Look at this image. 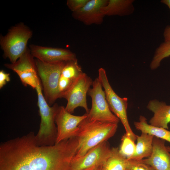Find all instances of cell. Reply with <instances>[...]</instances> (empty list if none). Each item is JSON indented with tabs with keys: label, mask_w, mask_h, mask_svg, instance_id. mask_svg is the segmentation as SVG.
<instances>
[{
	"label": "cell",
	"mask_w": 170,
	"mask_h": 170,
	"mask_svg": "<svg viewBox=\"0 0 170 170\" xmlns=\"http://www.w3.org/2000/svg\"><path fill=\"white\" fill-rule=\"evenodd\" d=\"M134 0H109L101 9L105 15L124 16L132 14L134 10Z\"/></svg>",
	"instance_id": "cell-17"
},
{
	"label": "cell",
	"mask_w": 170,
	"mask_h": 170,
	"mask_svg": "<svg viewBox=\"0 0 170 170\" xmlns=\"http://www.w3.org/2000/svg\"><path fill=\"white\" fill-rule=\"evenodd\" d=\"M161 2L167 5L170 10V0H162Z\"/></svg>",
	"instance_id": "cell-27"
},
{
	"label": "cell",
	"mask_w": 170,
	"mask_h": 170,
	"mask_svg": "<svg viewBox=\"0 0 170 170\" xmlns=\"http://www.w3.org/2000/svg\"><path fill=\"white\" fill-rule=\"evenodd\" d=\"M164 41L166 42L170 40V26H167L165 29L163 33Z\"/></svg>",
	"instance_id": "cell-26"
},
{
	"label": "cell",
	"mask_w": 170,
	"mask_h": 170,
	"mask_svg": "<svg viewBox=\"0 0 170 170\" xmlns=\"http://www.w3.org/2000/svg\"><path fill=\"white\" fill-rule=\"evenodd\" d=\"M167 148L168 150L170 152V146H167Z\"/></svg>",
	"instance_id": "cell-29"
},
{
	"label": "cell",
	"mask_w": 170,
	"mask_h": 170,
	"mask_svg": "<svg viewBox=\"0 0 170 170\" xmlns=\"http://www.w3.org/2000/svg\"><path fill=\"white\" fill-rule=\"evenodd\" d=\"M128 161L118 148H111V154L102 166V170H128Z\"/></svg>",
	"instance_id": "cell-20"
},
{
	"label": "cell",
	"mask_w": 170,
	"mask_h": 170,
	"mask_svg": "<svg viewBox=\"0 0 170 170\" xmlns=\"http://www.w3.org/2000/svg\"><path fill=\"white\" fill-rule=\"evenodd\" d=\"M77 60L65 62L58 84L59 98H63L76 80L83 73Z\"/></svg>",
	"instance_id": "cell-15"
},
{
	"label": "cell",
	"mask_w": 170,
	"mask_h": 170,
	"mask_svg": "<svg viewBox=\"0 0 170 170\" xmlns=\"http://www.w3.org/2000/svg\"><path fill=\"white\" fill-rule=\"evenodd\" d=\"M34 133L2 142L0 170H72L78 141L74 137L52 146H39Z\"/></svg>",
	"instance_id": "cell-1"
},
{
	"label": "cell",
	"mask_w": 170,
	"mask_h": 170,
	"mask_svg": "<svg viewBox=\"0 0 170 170\" xmlns=\"http://www.w3.org/2000/svg\"><path fill=\"white\" fill-rule=\"evenodd\" d=\"M108 1V0H89L82 8L72 12V16L87 25L101 24L105 16L101 9L107 4Z\"/></svg>",
	"instance_id": "cell-13"
},
{
	"label": "cell",
	"mask_w": 170,
	"mask_h": 170,
	"mask_svg": "<svg viewBox=\"0 0 170 170\" xmlns=\"http://www.w3.org/2000/svg\"><path fill=\"white\" fill-rule=\"evenodd\" d=\"M10 81V74L4 71H0V89L5 85L7 82Z\"/></svg>",
	"instance_id": "cell-25"
},
{
	"label": "cell",
	"mask_w": 170,
	"mask_h": 170,
	"mask_svg": "<svg viewBox=\"0 0 170 170\" xmlns=\"http://www.w3.org/2000/svg\"><path fill=\"white\" fill-rule=\"evenodd\" d=\"M37 95V105L41 117L39 129L35 136L36 142L39 146H52L56 143L57 129L55 124V116L58 105L50 107L42 92L41 81L35 89Z\"/></svg>",
	"instance_id": "cell-3"
},
{
	"label": "cell",
	"mask_w": 170,
	"mask_h": 170,
	"mask_svg": "<svg viewBox=\"0 0 170 170\" xmlns=\"http://www.w3.org/2000/svg\"><path fill=\"white\" fill-rule=\"evenodd\" d=\"M134 124L135 128L141 133L152 135L170 143V131L148 124L147 119L144 116H140L139 121L134 122Z\"/></svg>",
	"instance_id": "cell-19"
},
{
	"label": "cell",
	"mask_w": 170,
	"mask_h": 170,
	"mask_svg": "<svg viewBox=\"0 0 170 170\" xmlns=\"http://www.w3.org/2000/svg\"><path fill=\"white\" fill-rule=\"evenodd\" d=\"M102 166L99 167L90 168L85 170H102Z\"/></svg>",
	"instance_id": "cell-28"
},
{
	"label": "cell",
	"mask_w": 170,
	"mask_h": 170,
	"mask_svg": "<svg viewBox=\"0 0 170 170\" xmlns=\"http://www.w3.org/2000/svg\"><path fill=\"white\" fill-rule=\"evenodd\" d=\"M93 82L91 78L84 72L76 80L63 97L67 101L65 108L67 112L71 114L76 108L81 107L86 113L88 112L86 96Z\"/></svg>",
	"instance_id": "cell-10"
},
{
	"label": "cell",
	"mask_w": 170,
	"mask_h": 170,
	"mask_svg": "<svg viewBox=\"0 0 170 170\" xmlns=\"http://www.w3.org/2000/svg\"><path fill=\"white\" fill-rule=\"evenodd\" d=\"M128 170H155L141 160H128Z\"/></svg>",
	"instance_id": "cell-23"
},
{
	"label": "cell",
	"mask_w": 170,
	"mask_h": 170,
	"mask_svg": "<svg viewBox=\"0 0 170 170\" xmlns=\"http://www.w3.org/2000/svg\"><path fill=\"white\" fill-rule=\"evenodd\" d=\"M87 117L86 114L82 116L72 115L67 112L63 106L58 105L55 116L57 125L55 144L75 137L79 130V125Z\"/></svg>",
	"instance_id": "cell-9"
},
{
	"label": "cell",
	"mask_w": 170,
	"mask_h": 170,
	"mask_svg": "<svg viewBox=\"0 0 170 170\" xmlns=\"http://www.w3.org/2000/svg\"><path fill=\"white\" fill-rule=\"evenodd\" d=\"M29 49L31 54L34 57L46 63L67 62L77 60L74 53L66 49L34 44L30 45Z\"/></svg>",
	"instance_id": "cell-12"
},
{
	"label": "cell",
	"mask_w": 170,
	"mask_h": 170,
	"mask_svg": "<svg viewBox=\"0 0 170 170\" xmlns=\"http://www.w3.org/2000/svg\"><path fill=\"white\" fill-rule=\"evenodd\" d=\"M154 136L144 133L136 135L137 142L134 155L128 160H141L151 155L153 150Z\"/></svg>",
	"instance_id": "cell-18"
},
{
	"label": "cell",
	"mask_w": 170,
	"mask_h": 170,
	"mask_svg": "<svg viewBox=\"0 0 170 170\" xmlns=\"http://www.w3.org/2000/svg\"><path fill=\"white\" fill-rule=\"evenodd\" d=\"M111 148L107 141L100 143L89 150L83 156L72 158V170H85L101 167L111 153Z\"/></svg>",
	"instance_id": "cell-11"
},
{
	"label": "cell",
	"mask_w": 170,
	"mask_h": 170,
	"mask_svg": "<svg viewBox=\"0 0 170 170\" xmlns=\"http://www.w3.org/2000/svg\"><path fill=\"white\" fill-rule=\"evenodd\" d=\"M147 108L153 113L149 124L156 127L168 129L170 122V105L156 99L150 100Z\"/></svg>",
	"instance_id": "cell-16"
},
{
	"label": "cell",
	"mask_w": 170,
	"mask_h": 170,
	"mask_svg": "<svg viewBox=\"0 0 170 170\" xmlns=\"http://www.w3.org/2000/svg\"><path fill=\"white\" fill-rule=\"evenodd\" d=\"M141 161L155 170H170V152L165 141L154 137L151 155Z\"/></svg>",
	"instance_id": "cell-14"
},
{
	"label": "cell",
	"mask_w": 170,
	"mask_h": 170,
	"mask_svg": "<svg viewBox=\"0 0 170 170\" xmlns=\"http://www.w3.org/2000/svg\"><path fill=\"white\" fill-rule=\"evenodd\" d=\"M78 127L76 136L78 144L74 159L83 156L90 149L113 136L118 123L90 121L86 118Z\"/></svg>",
	"instance_id": "cell-2"
},
{
	"label": "cell",
	"mask_w": 170,
	"mask_h": 170,
	"mask_svg": "<svg viewBox=\"0 0 170 170\" xmlns=\"http://www.w3.org/2000/svg\"><path fill=\"white\" fill-rule=\"evenodd\" d=\"M89 0H68L66 4L73 12H76L83 7Z\"/></svg>",
	"instance_id": "cell-24"
},
{
	"label": "cell",
	"mask_w": 170,
	"mask_h": 170,
	"mask_svg": "<svg viewBox=\"0 0 170 170\" xmlns=\"http://www.w3.org/2000/svg\"><path fill=\"white\" fill-rule=\"evenodd\" d=\"M170 56V40L162 43L156 48L150 62V67L152 70L157 69L162 60Z\"/></svg>",
	"instance_id": "cell-21"
},
{
	"label": "cell",
	"mask_w": 170,
	"mask_h": 170,
	"mask_svg": "<svg viewBox=\"0 0 170 170\" xmlns=\"http://www.w3.org/2000/svg\"><path fill=\"white\" fill-rule=\"evenodd\" d=\"M98 78L104 88L106 99L110 110L121 121L126 131V133L134 141L136 135L133 131L129 125L127 115L128 99L120 97L114 91L110 84L105 69L98 70Z\"/></svg>",
	"instance_id": "cell-6"
},
{
	"label": "cell",
	"mask_w": 170,
	"mask_h": 170,
	"mask_svg": "<svg viewBox=\"0 0 170 170\" xmlns=\"http://www.w3.org/2000/svg\"><path fill=\"white\" fill-rule=\"evenodd\" d=\"M92 86L88 93L91 98L92 106L88 112L86 113V118L90 121L118 123L120 120L110 110L98 78L93 81Z\"/></svg>",
	"instance_id": "cell-7"
},
{
	"label": "cell",
	"mask_w": 170,
	"mask_h": 170,
	"mask_svg": "<svg viewBox=\"0 0 170 170\" xmlns=\"http://www.w3.org/2000/svg\"><path fill=\"white\" fill-rule=\"evenodd\" d=\"M34 58L28 47L26 52L15 63L5 64L4 65L17 74L24 86L29 85L35 89L40 80Z\"/></svg>",
	"instance_id": "cell-8"
},
{
	"label": "cell",
	"mask_w": 170,
	"mask_h": 170,
	"mask_svg": "<svg viewBox=\"0 0 170 170\" xmlns=\"http://www.w3.org/2000/svg\"><path fill=\"white\" fill-rule=\"evenodd\" d=\"M130 137L125 133L122 136L121 143L119 148L120 152L128 160L134 154L136 144Z\"/></svg>",
	"instance_id": "cell-22"
},
{
	"label": "cell",
	"mask_w": 170,
	"mask_h": 170,
	"mask_svg": "<svg viewBox=\"0 0 170 170\" xmlns=\"http://www.w3.org/2000/svg\"><path fill=\"white\" fill-rule=\"evenodd\" d=\"M35 60L44 96L50 106L59 98V82L62 70L66 62L48 63L37 59Z\"/></svg>",
	"instance_id": "cell-5"
},
{
	"label": "cell",
	"mask_w": 170,
	"mask_h": 170,
	"mask_svg": "<svg viewBox=\"0 0 170 170\" xmlns=\"http://www.w3.org/2000/svg\"><path fill=\"white\" fill-rule=\"evenodd\" d=\"M32 35L29 27L21 22L12 27L5 35H1L0 45L3 57L11 63H15L27 50L28 41Z\"/></svg>",
	"instance_id": "cell-4"
}]
</instances>
